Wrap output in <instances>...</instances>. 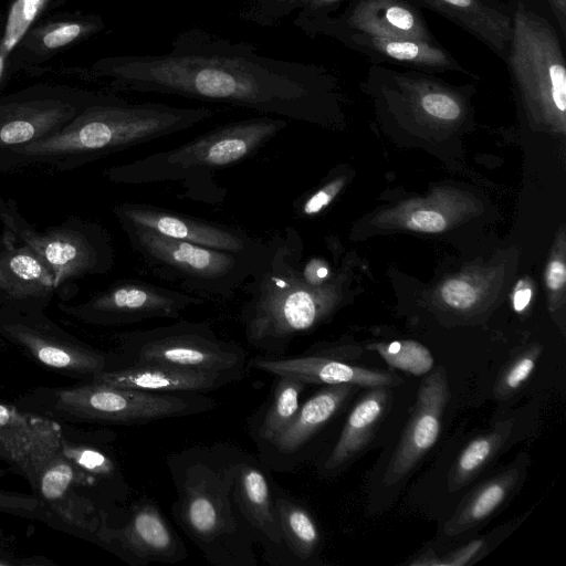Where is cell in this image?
<instances>
[{
  "instance_id": "cell-1",
  "label": "cell",
  "mask_w": 566,
  "mask_h": 566,
  "mask_svg": "<svg viewBox=\"0 0 566 566\" xmlns=\"http://www.w3.org/2000/svg\"><path fill=\"white\" fill-rule=\"evenodd\" d=\"M111 86L221 103L284 119L318 122L336 78L324 66L262 55L250 43L199 28L177 34L160 54L112 55L88 66L49 69Z\"/></svg>"
},
{
  "instance_id": "cell-2",
  "label": "cell",
  "mask_w": 566,
  "mask_h": 566,
  "mask_svg": "<svg viewBox=\"0 0 566 566\" xmlns=\"http://www.w3.org/2000/svg\"><path fill=\"white\" fill-rule=\"evenodd\" d=\"M219 109L164 103H132L103 93L57 133L13 150L0 164V174L28 167L70 171L115 153L192 128Z\"/></svg>"
},
{
  "instance_id": "cell-3",
  "label": "cell",
  "mask_w": 566,
  "mask_h": 566,
  "mask_svg": "<svg viewBox=\"0 0 566 566\" xmlns=\"http://www.w3.org/2000/svg\"><path fill=\"white\" fill-rule=\"evenodd\" d=\"M176 491L171 513L214 566H256L254 542L232 495V444L195 446L167 455Z\"/></svg>"
},
{
  "instance_id": "cell-4",
  "label": "cell",
  "mask_w": 566,
  "mask_h": 566,
  "mask_svg": "<svg viewBox=\"0 0 566 566\" xmlns=\"http://www.w3.org/2000/svg\"><path fill=\"white\" fill-rule=\"evenodd\" d=\"M266 254L242 285L240 310L248 344L264 355H284L292 340L313 331L329 313L332 294L308 285L298 271L300 242L291 227L266 242Z\"/></svg>"
},
{
  "instance_id": "cell-5",
  "label": "cell",
  "mask_w": 566,
  "mask_h": 566,
  "mask_svg": "<svg viewBox=\"0 0 566 566\" xmlns=\"http://www.w3.org/2000/svg\"><path fill=\"white\" fill-rule=\"evenodd\" d=\"M286 126V119L269 115L231 122L176 148L107 167L102 174L118 185L179 182L195 200L211 202V195L218 203L221 200L209 188L211 174L252 157Z\"/></svg>"
},
{
  "instance_id": "cell-6",
  "label": "cell",
  "mask_w": 566,
  "mask_h": 566,
  "mask_svg": "<svg viewBox=\"0 0 566 566\" xmlns=\"http://www.w3.org/2000/svg\"><path fill=\"white\" fill-rule=\"evenodd\" d=\"M23 410L59 423L135 426L201 415L217 408L206 394L150 392L80 380L72 386L34 387L14 402Z\"/></svg>"
},
{
  "instance_id": "cell-7",
  "label": "cell",
  "mask_w": 566,
  "mask_h": 566,
  "mask_svg": "<svg viewBox=\"0 0 566 566\" xmlns=\"http://www.w3.org/2000/svg\"><path fill=\"white\" fill-rule=\"evenodd\" d=\"M130 248L161 281L207 300H230L262 263L268 244L258 252H231L179 241L120 222Z\"/></svg>"
},
{
  "instance_id": "cell-8",
  "label": "cell",
  "mask_w": 566,
  "mask_h": 566,
  "mask_svg": "<svg viewBox=\"0 0 566 566\" xmlns=\"http://www.w3.org/2000/svg\"><path fill=\"white\" fill-rule=\"evenodd\" d=\"M3 231L28 245L51 270L62 302L77 292L76 280L108 273L115 251L108 231L99 223L77 216L39 230L21 213L13 198L0 197Z\"/></svg>"
},
{
  "instance_id": "cell-9",
  "label": "cell",
  "mask_w": 566,
  "mask_h": 566,
  "mask_svg": "<svg viewBox=\"0 0 566 566\" xmlns=\"http://www.w3.org/2000/svg\"><path fill=\"white\" fill-rule=\"evenodd\" d=\"M112 339L118 365L153 364L243 376L248 368L245 349L221 339L201 322L182 319L147 329L126 331L114 334Z\"/></svg>"
},
{
  "instance_id": "cell-10",
  "label": "cell",
  "mask_w": 566,
  "mask_h": 566,
  "mask_svg": "<svg viewBox=\"0 0 566 566\" xmlns=\"http://www.w3.org/2000/svg\"><path fill=\"white\" fill-rule=\"evenodd\" d=\"M505 61L512 81L531 111L563 118L566 65L560 40L543 17L518 2Z\"/></svg>"
},
{
  "instance_id": "cell-11",
  "label": "cell",
  "mask_w": 566,
  "mask_h": 566,
  "mask_svg": "<svg viewBox=\"0 0 566 566\" xmlns=\"http://www.w3.org/2000/svg\"><path fill=\"white\" fill-rule=\"evenodd\" d=\"M0 336L42 368L78 380H91L118 365L114 352L75 337L45 312L24 313L0 306Z\"/></svg>"
},
{
  "instance_id": "cell-12",
  "label": "cell",
  "mask_w": 566,
  "mask_h": 566,
  "mask_svg": "<svg viewBox=\"0 0 566 566\" xmlns=\"http://www.w3.org/2000/svg\"><path fill=\"white\" fill-rule=\"evenodd\" d=\"M102 92L36 84L0 96V164L8 154L65 127Z\"/></svg>"
},
{
  "instance_id": "cell-13",
  "label": "cell",
  "mask_w": 566,
  "mask_h": 566,
  "mask_svg": "<svg viewBox=\"0 0 566 566\" xmlns=\"http://www.w3.org/2000/svg\"><path fill=\"white\" fill-rule=\"evenodd\" d=\"M206 301L139 279L118 280L81 303L59 304L61 312L87 325L112 327L151 318L176 319Z\"/></svg>"
},
{
  "instance_id": "cell-14",
  "label": "cell",
  "mask_w": 566,
  "mask_h": 566,
  "mask_svg": "<svg viewBox=\"0 0 566 566\" xmlns=\"http://www.w3.org/2000/svg\"><path fill=\"white\" fill-rule=\"evenodd\" d=\"M46 515L45 524L96 544L111 513L94 482L59 451L30 486Z\"/></svg>"
},
{
  "instance_id": "cell-15",
  "label": "cell",
  "mask_w": 566,
  "mask_h": 566,
  "mask_svg": "<svg viewBox=\"0 0 566 566\" xmlns=\"http://www.w3.org/2000/svg\"><path fill=\"white\" fill-rule=\"evenodd\" d=\"M96 544L132 565L176 564L188 557L177 532L158 504L147 496L130 505L123 524L106 522L98 532Z\"/></svg>"
},
{
  "instance_id": "cell-16",
  "label": "cell",
  "mask_w": 566,
  "mask_h": 566,
  "mask_svg": "<svg viewBox=\"0 0 566 566\" xmlns=\"http://www.w3.org/2000/svg\"><path fill=\"white\" fill-rule=\"evenodd\" d=\"M232 495L254 544L264 560L273 562L282 545L271 470L245 450L232 444Z\"/></svg>"
},
{
  "instance_id": "cell-17",
  "label": "cell",
  "mask_w": 566,
  "mask_h": 566,
  "mask_svg": "<svg viewBox=\"0 0 566 566\" xmlns=\"http://www.w3.org/2000/svg\"><path fill=\"white\" fill-rule=\"evenodd\" d=\"M356 385H328L305 400L292 423L272 442L258 447L259 459L271 470L286 473L304 463L318 434L356 392Z\"/></svg>"
},
{
  "instance_id": "cell-18",
  "label": "cell",
  "mask_w": 566,
  "mask_h": 566,
  "mask_svg": "<svg viewBox=\"0 0 566 566\" xmlns=\"http://www.w3.org/2000/svg\"><path fill=\"white\" fill-rule=\"evenodd\" d=\"M332 30L438 43L411 0H348L342 12L311 23L303 32L314 38Z\"/></svg>"
},
{
  "instance_id": "cell-19",
  "label": "cell",
  "mask_w": 566,
  "mask_h": 566,
  "mask_svg": "<svg viewBox=\"0 0 566 566\" xmlns=\"http://www.w3.org/2000/svg\"><path fill=\"white\" fill-rule=\"evenodd\" d=\"M118 221L135 224L164 237L231 252H258L266 242L242 230L165 208L137 202H123L113 208Z\"/></svg>"
},
{
  "instance_id": "cell-20",
  "label": "cell",
  "mask_w": 566,
  "mask_h": 566,
  "mask_svg": "<svg viewBox=\"0 0 566 566\" xmlns=\"http://www.w3.org/2000/svg\"><path fill=\"white\" fill-rule=\"evenodd\" d=\"M449 399L446 370L438 366L418 389L411 417L390 458L384 482L390 486L406 478L436 444Z\"/></svg>"
},
{
  "instance_id": "cell-21",
  "label": "cell",
  "mask_w": 566,
  "mask_h": 566,
  "mask_svg": "<svg viewBox=\"0 0 566 566\" xmlns=\"http://www.w3.org/2000/svg\"><path fill=\"white\" fill-rule=\"evenodd\" d=\"M60 423L0 400V459L31 486L60 449Z\"/></svg>"
},
{
  "instance_id": "cell-22",
  "label": "cell",
  "mask_w": 566,
  "mask_h": 566,
  "mask_svg": "<svg viewBox=\"0 0 566 566\" xmlns=\"http://www.w3.org/2000/svg\"><path fill=\"white\" fill-rule=\"evenodd\" d=\"M254 368L273 376H287L305 384L340 385L360 387H394L401 378L387 370L368 369L349 364L334 349L314 346L295 356H256L248 361Z\"/></svg>"
},
{
  "instance_id": "cell-23",
  "label": "cell",
  "mask_w": 566,
  "mask_h": 566,
  "mask_svg": "<svg viewBox=\"0 0 566 566\" xmlns=\"http://www.w3.org/2000/svg\"><path fill=\"white\" fill-rule=\"evenodd\" d=\"M60 452L94 482L112 518L117 505L130 496V488L113 448L115 432L109 429L83 430L69 423H60Z\"/></svg>"
},
{
  "instance_id": "cell-24",
  "label": "cell",
  "mask_w": 566,
  "mask_h": 566,
  "mask_svg": "<svg viewBox=\"0 0 566 566\" xmlns=\"http://www.w3.org/2000/svg\"><path fill=\"white\" fill-rule=\"evenodd\" d=\"M0 247V306L24 313L45 312L62 298L54 276L28 245L3 231Z\"/></svg>"
},
{
  "instance_id": "cell-25",
  "label": "cell",
  "mask_w": 566,
  "mask_h": 566,
  "mask_svg": "<svg viewBox=\"0 0 566 566\" xmlns=\"http://www.w3.org/2000/svg\"><path fill=\"white\" fill-rule=\"evenodd\" d=\"M324 36L358 52L371 64H389L427 73L457 72L473 75L439 42L385 38L346 30H332Z\"/></svg>"
},
{
  "instance_id": "cell-26",
  "label": "cell",
  "mask_w": 566,
  "mask_h": 566,
  "mask_svg": "<svg viewBox=\"0 0 566 566\" xmlns=\"http://www.w3.org/2000/svg\"><path fill=\"white\" fill-rule=\"evenodd\" d=\"M106 28L96 13H64L35 23L9 55L11 76L32 73L62 51L80 44Z\"/></svg>"
},
{
  "instance_id": "cell-27",
  "label": "cell",
  "mask_w": 566,
  "mask_h": 566,
  "mask_svg": "<svg viewBox=\"0 0 566 566\" xmlns=\"http://www.w3.org/2000/svg\"><path fill=\"white\" fill-rule=\"evenodd\" d=\"M243 377L232 373H209L153 364H122L101 371L91 380L150 392L207 394Z\"/></svg>"
},
{
  "instance_id": "cell-28",
  "label": "cell",
  "mask_w": 566,
  "mask_h": 566,
  "mask_svg": "<svg viewBox=\"0 0 566 566\" xmlns=\"http://www.w3.org/2000/svg\"><path fill=\"white\" fill-rule=\"evenodd\" d=\"M391 387H371L347 416L340 434L319 465L323 478L339 474L369 443L386 415Z\"/></svg>"
},
{
  "instance_id": "cell-29",
  "label": "cell",
  "mask_w": 566,
  "mask_h": 566,
  "mask_svg": "<svg viewBox=\"0 0 566 566\" xmlns=\"http://www.w3.org/2000/svg\"><path fill=\"white\" fill-rule=\"evenodd\" d=\"M274 500L282 545L275 566L314 565L319 558L323 537L310 509L301 500L274 483Z\"/></svg>"
},
{
  "instance_id": "cell-30",
  "label": "cell",
  "mask_w": 566,
  "mask_h": 566,
  "mask_svg": "<svg viewBox=\"0 0 566 566\" xmlns=\"http://www.w3.org/2000/svg\"><path fill=\"white\" fill-rule=\"evenodd\" d=\"M451 21L505 60L512 20L482 0H411Z\"/></svg>"
},
{
  "instance_id": "cell-31",
  "label": "cell",
  "mask_w": 566,
  "mask_h": 566,
  "mask_svg": "<svg viewBox=\"0 0 566 566\" xmlns=\"http://www.w3.org/2000/svg\"><path fill=\"white\" fill-rule=\"evenodd\" d=\"M525 460H521L518 455L509 468L473 489L446 523L444 533L449 536L460 535L484 523L497 512L522 484Z\"/></svg>"
},
{
  "instance_id": "cell-32",
  "label": "cell",
  "mask_w": 566,
  "mask_h": 566,
  "mask_svg": "<svg viewBox=\"0 0 566 566\" xmlns=\"http://www.w3.org/2000/svg\"><path fill=\"white\" fill-rule=\"evenodd\" d=\"M275 378L271 395L248 420L249 436L256 448L272 442L292 423L301 407V395L307 386L293 377Z\"/></svg>"
},
{
  "instance_id": "cell-33",
  "label": "cell",
  "mask_w": 566,
  "mask_h": 566,
  "mask_svg": "<svg viewBox=\"0 0 566 566\" xmlns=\"http://www.w3.org/2000/svg\"><path fill=\"white\" fill-rule=\"evenodd\" d=\"M512 429L513 420H502L490 431L469 442L450 469L448 490L455 492L473 481L495 459Z\"/></svg>"
},
{
  "instance_id": "cell-34",
  "label": "cell",
  "mask_w": 566,
  "mask_h": 566,
  "mask_svg": "<svg viewBox=\"0 0 566 566\" xmlns=\"http://www.w3.org/2000/svg\"><path fill=\"white\" fill-rule=\"evenodd\" d=\"M52 0H11L1 25V44L8 55L25 33L51 10Z\"/></svg>"
},
{
  "instance_id": "cell-35",
  "label": "cell",
  "mask_w": 566,
  "mask_h": 566,
  "mask_svg": "<svg viewBox=\"0 0 566 566\" xmlns=\"http://www.w3.org/2000/svg\"><path fill=\"white\" fill-rule=\"evenodd\" d=\"M367 348L375 350L390 367L415 376L428 374L434 365L429 349L415 340L376 343Z\"/></svg>"
},
{
  "instance_id": "cell-36",
  "label": "cell",
  "mask_w": 566,
  "mask_h": 566,
  "mask_svg": "<svg viewBox=\"0 0 566 566\" xmlns=\"http://www.w3.org/2000/svg\"><path fill=\"white\" fill-rule=\"evenodd\" d=\"M541 353L542 347L533 345L510 358L493 387L495 398L504 400L516 394L533 374Z\"/></svg>"
},
{
  "instance_id": "cell-37",
  "label": "cell",
  "mask_w": 566,
  "mask_h": 566,
  "mask_svg": "<svg viewBox=\"0 0 566 566\" xmlns=\"http://www.w3.org/2000/svg\"><path fill=\"white\" fill-rule=\"evenodd\" d=\"M491 539L486 536L481 537L441 556H438L433 551H429L408 564L419 566H463L472 564L486 553Z\"/></svg>"
},
{
  "instance_id": "cell-38",
  "label": "cell",
  "mask_w": 566,
  "mask_h": 566,
  "mask_svg": "<svg viewBox=\"0 0 566 566\" xmlns=\"http://www.w3.org/2000/svg\"><path fill=\"white\" fill-rule=\"evenodd\" d=\"M8 473L0 468V479ZM0 513L46 522V515L33 494L7 491L0 488Z\"/></svg>"
},
{
  "instance_id": "cell-39",
  "label": "cell",
  "mask_w": 566,
  "mask_h": 566,
  "mask_svg": "<svg viewBox=\"0 0 566 566\" xmlns=\"http://www.w3.org/2000/svg\"><path fill=\"white\" fill-rule=\"evenodd\" d=\"M348 0H293L290 14L297 11L293 24L303 31L311 23L336 12Z\"/></svg>"
},
{
  "instance_id": "cell-40",
  "label": "cell",
  "mask_w": 566,
  "mask_h": 566,
  "mask_svg": "<svg viewBox=\"0 0 566 566\" xmlns=\"http://www.w3.org/2000/svg\"><path fill=\"white\" fill-rule=\"evenodd\" d=\"M293 0H255L244 19L261 27H271L290 14Z\"/></svg>"
},
{
  "instance_id": "cell-41",
  "label": "cell",
  "mask_w": 566,
  "mask_h": 566,
  "mask_svg": "<svg viewBox=\"0 0 566 566\" xmlns=\"http://www.w3.org/2000/svg\"><path fill=\"white\" fill-rule=\"evenodd\" d=\"M343 184L344 178H335L302 200L294 209L303 217H312L319 213L336 197Z\"/></svg>"
},
{
  "instance_id": "cell-42",
  "label": "cell",
  "mask_w": 566,
  "mask_h": 566,
  "mask_svg": "<svg viewBox=\"0 0 566 566\" xmlns=\"http://www.w3.org/2000/svg\"><path fill=\"white\" fill-rule=\"evenodd\" d=\"M441 296L449 306L457 310L470 308L478 298L473 287L460 279L446 282L441 289Z\"/></svg>"
},
{
  "instance_id": "cell-43",
  "label": "cell",
  "mask_w": 566,
  "mask_h": 566,
  "mask_svg": "<svg viewBox=\"0 0 566 566\" xmlns=\"http://www.w3.org/2000/svg\"><path fill=\"white\" fill-rule=\"evenodd\" d=\"M55 563L45 556H20L0 542V566H52Z\"/></svg>"
},
{
  "instance_id": "cell-44",
  "label": "cell",
  "mask_w": 566,
  "mask_h": 566,
  "mask_svg": "<svg viewBox=\"0 0 566 566\" xmlns=\"http://www.w3.org/2000/svg\"><path fill=\"white\" fill-rule=\"evenodd\" d=\"M411 227L426 232H440L446 228V220L436 211L419 210L411 214Z\"/></svg>"
},
{
  "instance_id": "cell-45",
  "label": "cell",
  "mask_w": 566,
  "mask_h": 566,
  "mask_svg": "<svg viewBox=\"0 0 566 566\" xmlns=\"http://www.w3.org/2000/svg\"><path fill=\"white\" fill-rule=\"evenodd\" d=\"M566 280V268L564 262L554 260L546 271V284L552 290L560 289Z\"/></svg>"
},
{
  "instance_id": "cell-46",
  "label": "cell",
  "mask_w": 566,
  "mask_h": 566,
  "mask_svg": "<svg viewBox=\"0 0 566 566\" xmlns=\"http://www.w3.org/2000/svg\"><path fill=\"white\" fill-rule=\"evenodd\" d=\"M549 6L562 32L566 33V0H549Z\"/></svg>"
},
{
  "instance_id": "cell-47",
  "label": "cell",
  "mask_w": 566,
  "mask_h": 566,
  "mask_svg": "<svg viewBox=\"0 0 566 566\" xmlns=\"http://www.w3.org/2000/svg\"><path fill=\"white\" fill-rule=\"evenodd\" d=\"M1 25H2V20L0 18V92L2 91V88L6 86V84L8 83V81L11 77L10 67H9V57L4 53V51L2 49V44H1Z\"/></svg>"
},
{
  "instance_id": "cell-48",
  "label": "cell",
  "mask_w": 566,
  "mask_h": 566,
  "mask_svg": "<svg viewBox=\"0 0 566 566\" xmlns=\"http://www.w3.org/2000/svg\"><path fill=\"white\" fill-rule=\"evenodd\" d=\"M532 298V291L530 289L517 290L514 293L513 306L517 312H522L530 303Z\"/></svg>"
},
{
  "instance_id": "cell-49",
  "label": "cell",
  "mask_w": 566,
  "mask_h": 566,
  "mask_svg": "<svg viewBox=\"0 0 566 566\" xmlns=\"http://www.w3.org/2000/svg\"><path fill=\"white\" fill-rule=\"evenodd\" d=\"M66 0H52L51 9H56L62 6Z\"/></svg>"
},
{
  "instance_id": "cell-50",
  "label": "cell",
  "mask_w": 566,
  "mask_h": 566,
  "mask_svg": "<svg viewBox=\"0 0 566 566\" xmlns=\"http://www.w3.org/2000/svg\"><path fill=\"white\" fill-rule=\"evenodd\" d=\"M7 342L0 336V352L6 348Z\"/></svg>"
},
{
  "instance_id": "cell-51",
  "label": "cell",
  "mask_w": 566,
  "mask_h": 566,
  "mask_svg": "<svg viewBox=\"0 0 566 566\" xmlns=\"http://www.w3.org/2000/svg\"><path fill=\"white\" fill-rule=\"evenodd\" d=\"M1 243H2V240H1V235H0V247H1Z\"/></svg>"
},
{
  "instance_id": "cell-52",
  "label": "cell",
  "mask_w": 566,
  "mask_h": 566,
  "mask_svg": "<svg viewBox=\"0 0 566 566\" xmlns=\"http://www.w3.org/2000/svg\"><path fill=\"white\" fill-rule=\"evenodd\" d=\"M2 390V387L0 386V391Z\"/></svg>"
}]
</instances>
